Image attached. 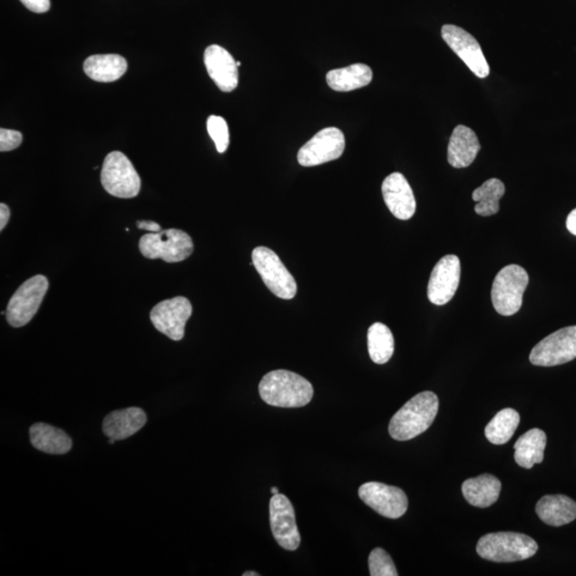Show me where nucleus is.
<instances>
[{
    "label": "nucleus",
    "mask_w": 576,
    "mask_h": 576,
    "mask_svg": "<svg viewBox=\"0 0 576 576\" xmlns=\"http://www.w3.org/2000/svg\"><path fill=\"white\" fill-rule=\"evenodd\" d=\"M87 76L99 83H112L120 80L127 71V62L120 54H93L83 63Z\"/></svg>",
    "instance_id": "24"
},
{
    "label": "nucleus",
    "mask_w": 576,
    "mask_h": 576,
    "mask_svg": "<svg viewBox=\"0 0 576 576\" xmlns=\"http://www.w3.org/2000/svg\"><path fill=\"white\" fill-rule=\"evenodd\" d=\"M514 460L521 468L531 470L542 464L547 447V434L542 429L533 428L521 435L514 444Z\"/></svg>",
    "instance_id": "23"
},
{
    "label": "nucleus",
    "mask_w": 576,
    "mask_h": 576,
    "mask_svg": "<svg viewBox=\"0 0 576 576\" xmlns=\"http://www.w3.org/2000/svg\"><path fill=\"white\" fill-rule=\"evenodd\" d=\"M101 181L109 195L122 199L137 197L142 188V180L135 167L118 151L106 156L103 163Z\"/></svg>",
    "instance_id": "6"
},
{
    "label": "nucleus",
    "mask_w": 576,
    "mask_h": 576,
    "mask_svg": "<svg viewBox=\"0 0 576 576\" xmlns=\"http://www.w3.org/2000/svg\"><path fill=\"white\" fill-rule=\"evenodd\" d=\"M530 278L519 265H508L494 278L491 299L495 311L503 317H513L522 307L523 295Z\"/></svg>",
    "instance_id": "4"
},
{
    "label": "nucleus",
    "mask_w": 576,
    "mask_h": 576,
    "mask_svg": "<svg viewBox=\"0 0 576 576\" xmlns=\"http://www.w3.org/2000/svg\"><path fill=\"white\" fill-rule=\"evenodd\" d=\"M481 151L476 133L468 126L458 125L454 130L447 149L448 163L461 169L472 165Z\"/></svg>",
    "instance_id": "19"
},
{
    "label": "nucleus",
    "mask_w": 576,
    "mask_h": 576,
    "mask_svg": "<svg viewBox=\"0 0 576 576\" xmlns=\"http://www.w3.org/2000/svg\"><path fill=\"white\" fill-rule=\"evenodd\" d=\"M147 420V415L141 408L115 410L104 418L103 432L107 438L125 440L142 430Z\"/></svg>",
    "instance_id": "18"
},
{
    "label": "nucleus",
    "mask_w": 576,
    "mask_h": 576,
    "mask_svg": "<svg viewBox=\"0 0 576 576\" xmlns=\"http://www.w3.org/2000/svg\"><path fill=\"white\" fill-rule=\"evenodd\" d=\"M137 227L139 229L149 230L150 233H159L161 230L160 224L154 221H138Z\"/></svg>",
    "instance_id": "33"
},
{
    "label": "nucleus",
    "mask_w": 576,
    "mask_h": 576,
    "mask_svg": "<svg viewBox=\"0 0 576 576\" xmlns=\"http://www.w3.org/2000/svg\"><path fill=\"white\" fill-rule=\"evenodd\" d=\"M271 493L272 494H278V489L277 487H272L271 488Z\"/></svg>",
    "instance_id": "37"
},
{
    "label": "nucleus",
    "mask_w": 576,
    "mask_h": 576,
    "mask_svg": "<svg viewBox=\"0 0 576 576\" xmlns=\"http://www.w3.org/2000/svg\"><path fill=\"white\" fill-rule=\"evenodd\" d=\"M502 483L493 475L483 474L466 479L463 483V494L472 506L487 508L499 500Z\"/></svg>",
    "instance_id": "22"
},
{
    "label": "nucleus",
    "mask_w": 576,
    "mask_h": 576,
    "mask_svg": "<svg viewBox=\"0 0 576 576\" xmlns=\"http://www.w3.org/2000/svg\"><path fill=\"white\" fill-rule=\"evenodd\" d=\"M382 196L391 213L400 220H409L416 210L414 190L402 173H392L382 183Z\"/></svg>",
    "instance_id": "16"
},
{
    "label": "nucleus",
    "mask_w": 576,
    "mask_h": 576,
    "mask_svg": "<svg viewBox=\"0 0 576 576\" xmlns=\"http://www.w3.org/2000/svg\"><path fill=\"white\" fill-rule=\"evenodd\" d=\"M21 3L34 14H45L51 8V0H21Z\"/></svg>",
    "instance_id": "32"
},
{
    "label": "nucleus",
    "mask_w": 576,
    "mask_h": 576,
    "mask_svg": "<svg viewBox=\"0 0 576 576\" xmlns=\"http://www.w3.org/2000/svg\"><path fill=\"white\" fill-rule=\"evenodd\" d=\"M260 398L278 408H301L311 402L313 386L302 376L278 369L264 376L259 386Z\"/></svg>",
    "instance_id": "1"
},
{
    "label": "nucleus",
    "mask_w": 576,
    "mask_h": 576,
    "mask_svg": "<svg viewBox=\"0 0 576 576\" xmlns=\"http://www.w3.org/2000/svg\"><path fill=\"white\" fill-rule=\"evenodd\" d=\"M461 277V265L454 254L442 258L433 269L428 283V299L435 306H444L456 294Z\"/></svg>",
    "instance_id": "15"
},
{
    "label": "nucleus",
    "mask_w": 576,
    "mask_h": 576,
    "mask_svg": "<svg viewBox=\"0 0 576 576\" xmlns=\"http://www.w3.org/2000/svg\"><path fill=\"white\" fill-rule=\"evenodd\" d=\"M10 220V209L5 203L0 204V230L7 226Z\"/></svg>",
    "instance_id": "34"
},
{
    "label": "nucleus",
    "mask_w": 576,
    "mask_h": 576,
    "mask_svg": "<svg viewBox=\"0 0 576 576\" xmlns=\"http://www.w3.org/2000/svg\"><path fill=\"white\" fill-rule=\"evenodd\" d=\"M345 136L337 127H327L315 135L298 151V162L303 167H314L338 160L344 153Z\"/></svg>",
    "instance_id": "11"
},
{
    "label": "nucleus",
    "mask_w": 576,
    "mask_h": 576,
    "mask_svg": "<svg viewBox=\"0 0 576 576\" xmlns=\"http://www.w3.org/2000/svg\"><path fill=\"white\" fill-rule=\"evenodd\" d=\"M567 229L570 233L576 236V209L567 218Z\"/></svg>",
    "instance_id": "35"
},
{
    "label": "nucleus",
    "mask_w": 576,
    "mask_h": 576,
    "mask_svg": "<svg viewBox=\"0 0 576 576\" xmlns=\"http://www.w3.org/2000/svg\"><path fill=\"white\" fill-rule=\"evenodd\" d=\"M204 64L211 80L223 93L239 86V66L232 54L220 45H210L204 53Z\"/></svg>",
    "instance_id": "17"
},
{
    "label": "nucleus",
    "mask_w": 576,
    "mask_h": 576,
    "mask_svg": "<svg viewBox=\"0 0 576 576\" xmlns=\"http://www.w3.org/2000/svg\"><path fill=\"white\" fill-rule=\"evenodd\" d=\"M23 135L20 132L12 130H0V151H9L20 147Z\"/></svg>",
    "instance_id": "31"
},
{
    "label": "nucleus",
    "mask_w": 576,
    "mask_h": 576,
    "mask_svg": "<svg viewBox=\"0 0 576 576\" xmlns=\"http://www.w3.org/2000/svg\"><path fill=\"white\" fill-rule=\"evenodd\" d=\"M240 64H241L240 62H238V66H240Z\"/></svg>",
    "instance_id": "38"
},
{
    "label": "nucleus",
    "mask_w": 576,
    "mask_h": 576,
    "mask_svg": "<svg viewBox=\"0 0 576 576\" xmlns=\"http://www.w3.org/2000/svg\"><path fill=\"white\" fill-rule=\"evenodd\" d=\"M368 353L376 364H386L394 354V337L389 327L375 323L367 332Z\"/></svg>",
    "instance_id": "28"
},
{
    "label": "nucleus",
    "mask_w": 576,
    "mask_h": 576,
    "mask_svg": "<svg viewBox=\"0 0 576 576\" xmlns=\"http://www.w3.org/2000/svg\"><path fill=\"white\" fill-rule=\"evenodd\" d=\"M208 131L211 139L216 144V149L220 153H224L229 148V132L227 121L220 115H210L208 119Z\"/></svg>",
    "instance_id": "30"
},
{
    "label": "nucleus",
    "mask_w": 576,
    "mask_h": 576,
    "mask_svg": "<svg viewBox=\"0 0 576 576\" xmlns=\"http://www.w3.org/2000/svg\"><path fill=\"white\" fill-rule=\"evenodd\" d=\"M252 262L272 294L285 300L294 298L297 294L295 278L284 266L278 254L269 248L258 247L252 252Z\"/></svg>",
    "instance_id": "7"
},
{
    "label": "nucleus",
    "mask_w": 576,
    "mask_h": 576,
    "mask_svg": "<svg viewBox=\"0 0 576 576\" xmlns=\"http://www.w3.org/2000/svg\"><path fill=\"white\" fill-rule=\"evenodd\" d=\"M364 504L374 509L382 517L399 519L408 511V497L402 489L382 483H366L359 489Z\"/></svg>",
    "instance_id": "12"
},
{
    "label": "nucleus",
    "mask_w": 576,
    "mask_h": 576,
    "mask_svg": "<svg viewBox=\"0 0 576 576\" xmlns=\"http://www.w3.org/2000/svg\"><path fill=\"white\" fill-rule=\"evenodd\" d=\"M538 544L524 533L500 532L484 535L477 543L482 559L494 562H514L531 559L537 553Z\"/></svg>",
    "instance_id": "3"
},
{
    "label": "nucleus",
    "mask_w": 576,
    "mask_h": 576,
    "mask_svg": "<svg viewBox=\"0 0 576 576\" xmlns=\"http://www.w3.org/2000/svg\"><path fill=\"white\" fill-rule=\"evenodd\" d=\"M242 575H244V576H259V573L254 572V571H248V572H245V573H244V574H242Z\"/></svg>",
    "instance_id": "36"
},
{
    "label": "nucleus",
    "mask_w": 576,
    "mask_h": 576,
    "mask_svg": "<svg viewBox=\"0 0 576 576\" xmlns=\"http://www.w3.org/2000/svg\"><path fill=\"white\" fill-rule=\"evenodd\" d=\"M536 513L545 524L560 527L576 519V502L562 494L545 495L537 503Z\"/></svg>",
    "instance_id": "20"
},
{
    "label": "nucleus",
    "mask_w": 576,
    "mask_h": 576,
    "mask_svg": "<svg viewBox=\"0 0 576 576\" xmlns=\"http://www.w3.org/2000/svg\"><path fill=\"white\" fill-rule=\"evenodd\" d=\"M505 195V185L499 179H490L473 192L476 214L483 217L499 213L500 200Z\"/></svg>",
    "instance_id": "26"
},
{
    "label": "nucleus",
    "mask_w": 576,
    "mask_h": 576,
    "mask_svg": "<svg viewBox=\"0 0 576 576\" xmlns=\"http://www.w3.org/2000/svg\"><path fill=\"white\" fill-rule=\"evenodd\" d=\"M520 421V415L517 411L512 408L503 409L484 428V434L493 444H506L513 438Z\"/></svg>",
    "instance_id": "27"
},
{
    "label": "nucleus",
    "mask_w": 576,
    "mask_h": 576,
    "mask_svg": "<svg viewBox=\"0 0 576 576\" xmlns=\"http://www.w3.org/2000/svg\"><path fill=\"white\" fill-rule=\"evenodd\" d=\"M576 359V326L552 333L532 348L530 361L533 366L551 367Z\"/></svg>",
    "instance_id": "9"
},
{
    "label": "nucleus",
    "mask_w": 576,
    "mask_h": 576,
    "mask_svg": "<svg viewBox=\"0 0 576 576\" xmlns=\"http://www.w3.org/2000/svg\"><path fill=\"white\" fill-rule=\"evenodd\" d=\"M48 285L47 278L38 275L28 278L18 288L5 311V318L11 327L21 328L30 323L44 299Z\"/></svg>",
    "instance_id": "8"
},
{
    "label": "nucleus",
    "mask_w": 576,
    "mask_h": 576,
    "mask_svg": "<svg viewBox=\"0 0 576 576\" xmlns=\"http://www.w3.org/2000/svg\"><path fill=\"white\" fill-rule=\"evenodd\" d=\"M29 436L36 450L50 454H64L73 446L72 439L63 430L44 423L34 424L29 429Z\"/></svg>",
    "instance_id": "21"
},
{
    "label": "nucleus",
    "mask_w": 576,
    "mask_h": 576,
    "mask_svg": "<svg viewBox=\"0 0 576 576\" xmlns=\"http://www.w3.org/2000/svg\"><path fill=\"white\" fill-rule=\"evenodd\" d=\"M139 250L144 258L162 259L167 263H180L193 252V242L184 230L169 229L149 233L139 240Z\"/></svg>",
    "instance_id": "5"
},
{
    "label": "nucleus",
    "mask_w": 576,
    "mask_h": 576,
    "mask_svg": "<svg viewBox=\"0 0 576 576\" xmlns=\"http://www.w3.org/2000/svg\"><path fill=\"white\" fill-rule=\"evenodd\" d=\"M326 80L332 90L338 93H349L371 83L373 71L366 64L356 63L328 72Z\"/></svg>",
    "instance_id": "25"
},
{
    "label": "nucleus",
    "mask_w": 576,
    "mask_h": 576,
    "mask_svg": "<svg viewBox=\"0 0 576 576\" xmlns=\"http://www.w3.org/2000/svg\"><path fill=\"white\" fill-rule=\"evenodd\" d=\"M439 411V398L425 391L411 398L392 417L389 433L394 440L408 441L425 433Z\"/></svg>",
    "instance_id": "2"
},
{
    "label": "nucleus",
    "mask_w": 576,
    "mask_h": 576,
    "mask_svg": "<svg viewBox=\"0 0 576 576\" xmlns=\"http://www.w3.org/2000/svg\"><path fill=\"white\" fill-rule=\"evenodd\" d=\"M441 34L445 44L478 78L489 76L490 66L474 36L454 25H444L442 27Z\"/></svg>",
    "instance_id": "13"
},
{
    "label": "nucleus",
    "mask_w": 576,
    "mask_h": 576,
    "mask_svg": "<svg viewBox=\"0 0 576 576\" xmlns=\"http://www.w3.org/2000/svg\"><path fill=\"white\" fill-rule=\"evenodd\" d=\"M191 315V302L179 296L160 302L151 311L150 317L157 331L179 342L185 337L186 323Z\"/></svg>",
    "instance_id": "10"
},
{
    "label": "nucleus",
    "mask_w": 576,
    "mask_h": 576,
    "mask_svg": "<svg viewBox=\"0 0 576 576\" xmlns=\"http://www.w3.org/2000/svg\"><path fill=\"white\" fill-rule=\"evenodd\" d=\"M269 517L272 535L285 550L299 548L301 537L296 523L295 509L287 496L278 493L271 497Z\"/></svg>",
    "instance_id": "14"
},
{
    "label": "nucleus",
    "mask_w": 576,
    "mask_h": 576,
    "mask_svg": "<svg viewBox=\"0 0 576 576\" xmlns=\"http://www.w3.org/2000/svg\"><path fill=\"white\" fill-rule=\"evenodd\" d=\"M369 574L372 576H397V569L391 556L384 549L372 551L368 559Z\"/></svg>",
    "instance_id": "29"
}]
</instances>
